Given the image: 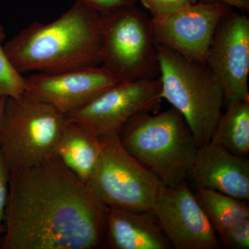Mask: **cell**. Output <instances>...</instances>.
Wrapping results in <instances>:
<instances>
[{
	"instance_id": "obj_1",
	"label": "cell",
	"mask_w": 249,
	"mask_h": 249,
	"mask_svg": "<svg viewBox=\"0 0 249 249\" xmlns=\"http://www.w3.org/2000/svg\"><path fill=\"white\" fill-rule=\"evenodd\" d=\"M108 207L56 155L11 170L3 249H93L106 240Z\"/></svg>"
},
{
	"instance_id": "obj_2",
	"label": "cell",
	"mask_w": 249,
	"mask_h": 249,
	"mask_svg": "<svg viewBox=\"0 0 249 249\" xmlns=\"http://www.w3.org/2000/svg\"><path fill=\"white\" fill-rule=\"evenodd\" d=\"M103 15L75 1L53 22H34L4 48L18 71L58 73L101 65Z\"/></svg>"
},
{
	"instance_id": "obj_3",
	"label": "cell",
	"mask_w": 249,
	"mask_h": 249,
	"mask_svg": "<svg viewBox=\"0 0 249 249\" xmlns=\"http://www.w3.org/2000/svg\"><path fill=\"white\" fill-rule=\"evenodd\" d=\"M119 138L124 149L165 186L188 179L198 147L184 117L175 108L137 114L121 129Z\"/></svg>"
},
{
	"instance_id": "obj_4",
	"label": "cell",
	"mask_w": 249,
	"mask_h": 249,
	"mask_svg": "<svg viewBox=\"0 0 249 249\" xmlns=\"http://www.w3.org/2000/svg\"><path fill=\"white\" fill-rule=\"evenodd\" d=\"M162 99L184 117L198 148L209 143L224 104L220 83L204 64L157 45Z\"/></svg>"
},
{
	"instance_id": "obj_5",
	"label": "cell",
	"mask_w": 249,
	"mask_h": 249,
	"mask_svg": "<svg viewBox=\"0 0 249 249\" xmlns=\"http://www.w3.org/2000/svg\"><path fill=\"white\" fill-rule=\"evenodd\" d=\"M66 123V116L29 93L5 98L0 116V149L10 171L56 155Z\"/></svg>"
},
{
	"instance_id": "obj_6",
	"label": "cell",
	"mask_w": 249,
	"mask_h": 249,
	"mask_svg": "<svg viewBox=\"0 0 249 249\" xmlns=\"http://www.w3.org/2000/svg\"><path fill=\"white\" fill-rule=\"evenodd\" d=\"M102 15L101 66L119 82L160 77L150 18L136 4Z\"/></svg>"
},
{
	"instance_id": "obj_7",
	"label": "cell",
	"mask_w": 249,
	"mask_h": 249,
	"mask_svg": "<svg viewBox=\"0 0 249 249\" xmlns=\"http://www.w3.org/2000/svg\"><path fill=\"white\" fill-rule=\"evenodd\" d=\"M101 138L88 186L108 208L153 211L163 183L124 149L119 134Z\"/></svg>"
},
{
	"instance_id": "obj_8",
	"label": "cell",
	"mask_w": 249,
	"mask_h": 249,
	"mask_svg": "<svg viewBox=\"0 0 249 249\" xmlns=\"http://www.w3.org/2000/svg\"><path fill=\"white\" fill-rule=\"evenodd\" d=\"M160 77L120 82L67 116L100 137L119 134L137 114L157 112L161 101Z\"/></svg>"
},
{
	"instance_id": "obj_9",
	"label": "cell",
	"mask_w": 249,
	"mask_h": 249,
	"mask_svg": "<svg viewBox=\"0 0 249 249\" xmlns=\"http://www.w3.org/2000/svg\"><path fill=\"white\" fill-rule=\"evenodd\" d=\"M233 9L224 3L197 1L169 16L150 18L152 37L155 44L206 65L216 29Z\"/></svg>"
},
{
	"instance_id": "obj_10",
	"label": "cell",
	"mask_w": 249,
	"mask_h": 249,
	"mask_svg": "<svg viewBox=\"0 0 249 249\" xmlns=\"http://www.w3.org/2000/svg\"><path fill=\"white\" fill-rule=\"evenodd\" d=\"M206 65L220 83L224 104L249 101V19L234 10L216 29Z\"/></svg>"
},
{
	"instance_id": "obj_11",
	"label": "cell",
	"mask_w": 249,
	"mask_h": 249,
	"mask_svg": "<svg viewBox=\"0 0 249 249\" xmlns=\"http://www.w3.org/2000/svg\"><path fill=\"white\" fill-rule=\"evenodd\" d=\"M160 228L178 249H214L219 239L207 214L187 181L163 185L153 209Z\"/></svg>"
},
{
	"instance_id": "obj_12",
	"label": "cell",
	"mask_w": 249,
	"mask_h": 249,
	"mask_svg": "<svg viewBox=\"0 0 249 249\" xmlns=\"http://www.w3.org/2000/svg\"><path fill=\"white\" fill-rule=\"evenodd\" d=\"M27 92L49 103L64 115L84 107L120 83L103 66L27 77Z\"/></svg>"
},
{
	"instance_id": "obj_13",
	"label": "cell",
	"mask_w": 249,
	"mask_h": 249,
	"mask_svg": "<svg viewBox=\"0 0 249 249\" xmlns=\"http://www.w3.org/2000/svg\"><path fill=\"white\" fill-rule=\"evenodd\" d=\"M188 178L198 188L240 200L249 199V162L244 156L209 142L198 148Z\"/></svg>"
},
{
	"instance_id": "obj_14",
	"label": "cell",
	"mask_w": 249,
	"mask_h": 249,
	"mask_svg": "<svg viewBox=\"0 0 249 249\" xmlns=\"http://www.w3.org/2000/svg\"><path fill=\"white\" fill-rule=\"evenodd\" d=\"M105 243L113 249H168L172 245L153 211L111 208Z\"/></svg>"
},
{
	"instance_id": "obj_15",
	"label": "cell",
	"mask_w": 249,
	"mask_h": 249,
	"mask_svg": "<svg viewBox=\"0 0 249 249\" xmlns=\"http://www.w3.org/2000/svg\"><path fill=\"white\" fill-rule=\"evenodd\" d=\"M103 145V139L81 124L67 120L56 155L83 182L88 183Z\"/></svg>"
},
{
	"instance_id": "obj_16",
	"label": "cell",
	"mask_w": 249,
	"mask_h": 249,
	"mask_svg": "<svg viewBox=\"0 0 249 249\" xmlns=\"http://www.w3.org/2000/svg\"><path fill=\"white\" fill-rule=\"evenodd\" d=\"M210 142L246 157L249 152V101L227 105Z\"/></svg>"
},
{
	"instance_id": "obj_17",
	"label": "cell",
	"mask_w": 249,
	"mask_h": 249,
	"mask_svg": "<svg viewBox=\"0 0 249 249\" xmlns=\"http://www.w3.org/2000/svg\"><path fill=\"white\" fill-rule=\"evenodd\" d=\"M196 195L219 236L234 223L249 219L245 201L206 188H198Z\"/></svg>"
},
{
	"instance_id": "obj_18",
	"label": "cell",
	"mask_w": 249,
	"mask_h": 249,
	"mask_svg": "<svg viewBox=\"0 0 249 249\" xmlns=\"http://www.w3.org/2000/svg\"><path fill=\"white\" fill-rule=\"evenodd\" d=\"M6 37L0 22V98L19 97L27 92V78L18 71L5 52L1 42Z\"/></svg>"
},
{
	"instance_id": "obj_19",
	"label": "cell",
	"mask_w": 249,
	"mask_h": 249,
	"mask_svg": "<svg viewBox=\"0 0 249 249\" xmlns=\"http://www.w3.org/2000/svg\"><path fill=\"white\" fill-rule=\"evenodd\" d=\"M226 248H249V219L234 223L219 236Z\"/></svg>"
},
{
	"instance_id": "obj_20",
	"label": "cell",
	"mask_w": 249,
	"mask_h": 249,
	"mask_svg": "<svg viewBox=\"0 0 249 249\" xmlns=\"http://www.w3.org/2000/svg\"><path fill=\"white\" fill-rule=\"evenodd\" d=\"M152 18L169 16L197 2V0H140Z\"/></svg>"
},
{
	"instance_id": "obj_21",
	"label": "cell",
	"mask_w": 249,
	"mask_h": 249,
	"mask_svg": "<svg viewBox=\"0 0 249 249\" xmlns=\"http://www.w3.org/2000/svg\"><path fill=\"white\" fill-rule=\"evenodd\" d=\"M10 170L0 149V238L4 231L5 215L9 197Z\"/></svg>"
},
{
	"instance_id": "obj_22",
	"label": "cell",
	"mask_w": 249,
	"mask_h": 249,
	"mask_svg": "<svg viewBox=\"0 0 249 249\" xmlns=\"http://www.w3.org/2000/svg\"><path fill=\"white\" fill-rule=\"evenodd\" d=\"M101 14H107L118 9L136 4L137 0H75Z\"/></svg>"
},
{
	"instance_id": "obj_23",
	"label": "cell",
	"mask_w": 249,
	"mask_h": 249,
	"mask_svg": "<svg viewBox=\"0 0 249 249\" xmlns=\"http://www.w3.org/2000/svg\"><path fill=\"white\" fill-rule=\"evenodd\" d=\"M200 1L224 3L232 6L233 9H237L244 14L249 13V0H200Z\"/></svg>"
},
{
	"instance_id": "obj_24",
	"label": "cell",
	"mask_w": 249,
	"mask_h": 249,
	"mask_svg": "<svg viewBox=\"0 0 249 249\" xmlns=\"http://www.w3.org/2000/svg\"><path fill=\"white\" fill-rule=\"evenodd\" d=\"M5 98H0V116H1V111H2L3 107H4Z\"/></svg>"
}]
</instances>
